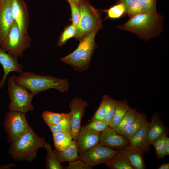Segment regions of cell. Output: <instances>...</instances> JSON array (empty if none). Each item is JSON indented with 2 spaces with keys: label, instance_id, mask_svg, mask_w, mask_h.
I'll return each instance as SVG.
<instances>
[{
  "label": "cell",
  "instance_id": "cell-39",
  "mask_svg": "<svg viewBox=\"0 0 169 169\" xmlns=\"http://www.w3.org/2000/svg\"><path fill=\"white\" fill-rule=\"evenodd\" d=\"M166 156L169 155V138L167 136L166 139Z\"/></svg>",
  "mask_w": 169,
  "mask_h": 169
},
{
  "label": "cell",
  "instance_id": "cell-24",
  "mask_svg": "<svg viewBox=\"0 0 169 169\" xmlns=\"http://www.w3.org/2000/svg\"><path fill=\"white\" fill-rule=\"evenodd\" d=\"M137 111L131 107L127 111L118 125L114 130L118 134L122 135L134 120Z\"/></svg>",
  "mask_w": 169,
  "mask_h": 169
},
{
  "label": "cell",
  "instance_id": "cell-13",
  "mask_svg": "<svg viewBox=\"0 0 169 169\" xmlns=\"http://www.w3.org/2000/svg\"><path fill=\"white\" fill-rule=\"evenodd\" d=\"M100 143L112 149L121 150L130 141L124 136L109 127L101 133Z\"/></svg>",
  "mask_w": 169,
  "mask_h": 169
},
{
  "label": "cell",
  "instance_id": "cell-38",
  "mask_svg": "<svg viewBox=\"0 0 169 169\" xmlns=\"http://www.w3.org/2000/svg\"><path fill=\"white\" fill-rule=\"evenodd\" d=\"M136 0H118L117 3L122 4L124 6L126 14L129 7Z\"/></svg>",
  "mask_w": 169,
  "mask_h": 169
},
{
  "label": "cell",
  "instance_id": "cell-26",
  "mask_svg": "<svg viewBox=\"0 0 169 169\" xmlns=\"http://www.w3.org/2000/svg\"><path fill=\"white\" fill-rule=\"evenodd\" d=\"M50 129L53 134L63 132L71 135V126L69 113H65L63 119Z\"/></svg>",
  "mask_w": 169,
  "mask_h": 169
},
{
  "label": "cell",
  "instance_id": "cell-1",
  "mask_svg": "<svg viewBox=\"0 0 169 169\" xmlns=\"http://www.w3.org/2000/svg\"><path fill=\"white\" fill-rule=\"evenodd\" d=\"M163 16L158 13H145L130 18L125 23L118 27L147 41L158 36L161 33L163 29Z\"/></svg>",
  "mask_w": 169,
  "mask_h": 169
},
{
  "label": "cell",
  "instance_id": "cell-42",
  "mask_svg": "<svg viewBox=\"0 0 169 169\" xmlns=\"http://www.w3.org/2000/svg\"><path fill=\"white\" fill-rule=\"evenodd\" d=\"M14 166V164H9L6 165H4L3 166H0V168H9V167H13Z\"/></svg>",
  "mask_w": 169,
  "mask_h": 169
},
{
  "label": "cell",
  "instance_id": "cell-3",
  "mask_svg": "<svg viewBox=\"0 0 169 169\" xmlns=\"http://www.w3.org/2000/svg\"><path fill=\"white\" fill-rule=\"evenodd\" d=\"M46 143L30 127L11 143L8 152L17 160L31 162L36 158L38 149L44 148Z\"/></svg>",
  "mask_w": 169,
  "mask_h": 169
},
{
  "label": "cell",
  "instance_id": "cell-7",
  "mask_svg": "<svg viewBox=\"0 0 169 169\" xmlns=\"http://www.w3.org/2000/svg\"><path fill=\"white\" fill-rule=\"evenodd\" d=\"M31 40L28 34H24L14 21L0 48L13 58L23 56L24 51L30 46Z\"/></svg>",
  "mask_w": 169,
  "mask_h": 169
},
{
  "label": "cell",
  "instance_id": "cell-5",
  "mask_svg": "<svg viewBox=\"0 0 169 169\" xmlns=\"http://www.w3.org/2000/svg\"><path fill=\"white\" fill-rule=\"evenodd\" d=\"M79 7L80 17L75 37L80 41L92 31L102 28L103 25L99 11L88 0H80Z\"/></svg>",
  "mask_w": 169,
  "mask_h": 169
},
{
  "label": "cell",
  "instance_id": "cell-35",
  "mask_svg": "<svg viewBox=\"0 0 169 169\" xmlns=\"http://www.w3.org/2000/svg\"><path fill=\"white\" fill-rule=\"evenodd\" d=\"M145 13H156L157 0H140Z\"/></svg>",
  "mask_w": 169,
  "mask_h": 169
},
{
  "label": "cell",
  "instance_id": "cell-18",
  "mask_svg": "<svg viewBox=\"0 0 169 169\" xmlns=\"http://www.w3.org/2000/svg\"><path fill=\"white\" fill-rule=\"evenodd\" d=\"M148 128V137L151 145L156 139L162 135L168 133V130L164 125L159 114L155 113L151 118Z\"/></svg>",
  "mask_w": 169,
  "mask_h": 169
},
{
  "label": "cell",
  "instance_id": "cell-2",
  "mask_svg": "<svg viewBox=\"0 0 169 169\" xmlns=\"http://www.w3.org/2000/svg\"><path fill=\"white\" fill-rule=\"evenodd\" d=\"M14 79L16 84L24 86L35 95L50 89L62 93L67 92L69 90V83L67 79L51 75L23 72L19 75H15Z\"/></svg>",
  "mask_w": 169,
  "mask_h": 169
},
{
  "label": "cell",
  "instance_id": "cell-20",
  "mask_svg": "<svg viewBox=\"0 0 169 169\" xmlns=\"http://www.w3.org/2000/svg\"><path fill=\"white\" fill-rule=\"evenodd\" d=\"M130 108L126 100L123 101L115 100V110L109 127L113 129L116 128Z\"/></svg>",
  "mask_w": 169,
  "mask_h": 169
},
{
  "label": "cell",
  "instance_id": "cell-34",
  "mask_svg": "<svg viewBox=\"0 0 169 169\" xmlns=\"http://www.w3.org/2000/svg\"><path fill=\"white\" fill-rule=\"evenodd\" d=\"M106 115L105 105L104 100L102 99L99 106L89 121L104 120Z\"/></svg>",
  "mask_w": 169,
  "mask_h": 169
},
{
  "label": "cell",
  "instance_id": "cell-28",
  "mask_svg": "<svg viewBox=\"0 0 169 169\" xmlns=\"http://www.w3.org/2000/svg\"><path fill=\"white\" fill-rule=\"evenodd\" d=\"M105 102L106 115L105 120L109 125L113 116L115 108V100L114 99L107 95L102 97Z\"/></svg>",
  "mask_w": 169,
  "mask_h": 169
},
{
  "label": "cell",
  "instance_id": "cell-10",
  "mask_svg": "<svg viewBox=\"0 0 169 169\" xmlns=\"http://www.w3.org/2000/svg\"><path fill=\"white\" fill-rule=\"evenodd\" d=\"M88 105L86 101L78 97H74L69 103L71 110L69 113L71 126V135L73 140H76L78 138L81 128V120Z\"/></svg>",
  "mask_w": 169,
  "mask_h": 169
},
{
  "label": "cell",
  "instance_id": "cell-15",
  "mask_svg": "<svg viewBox=\"0 0 169 169\" xmlns=\"http://www.w3.org/2000/svg\"><path fill=\"white\" fill-rule=\"evenodd\" d=\"M0 64L3 67L4 74L0 82V90L4 85L7 77L11 72H15L20 73L23 72V67L19 63L17 59L9 55L7 52L0 48Z\"/></svg>",
  "mask_w": 169,
  "mask_h": 169
},
{
  "label": "cell",
  "instance_id": "cell-41",
  "mask_svg": "<svg viewBox=\"0 0 169 169\" xmlns=\"http://www.w3.org/2000/svg\"><path fill=\"white\" fill-rule=\"evenodd\" d=\"M68 2H70L78 6L79 5L80 0H66Z\"/></svg>",
  "mask_w": 169,
  "mask_h": 169
},
{
  "label": "cell",
  "instance_id": "cell-4",
  "mask_svg": "<svg viewBox=\"0 0 169 169\" xmlns=\"http://www.w3.org/2000/svg\"><path fill=\"white\" fill-rule=\"evenodd\" d=\"M99 30H95L80 41L76 49L60 60L71 66L76 71L83 72L88 69L93 54L97 47L95 39Z\"/></svg>",
  "mask_w": 169,
  "mask_h": 169
},
{
  "label": "cell",
  "instance_id": "cell-29",
  "mask_svg": "<svg viewBox=\"0 0 169 169\" xmlns=\"http://www.w3.org/2000/svg\"><path fill=\"white\" fill-rule=\"evenodd\" d=\"M65 114L45 111L42 114V117L50 128L58 123L63 119Z\"/></svg>",
  "mask_w": 169,
  "mask_h": 169
},
{
  "label": "cell",
  "instance_id": "cell-19",
  "mask_svg": "<svg viewBox=\"0 0 169 169\" xmlns=\"http://www.w3.org/2000/svg\"><path fill=\"white\" fill-rule=\"evenodd\" d=\"M53 151L60 163L72 161L79 158L78 149L76 140H73L69 147L64 150L59 151L55 149Z\"/></svg>",
  "mask_w": 169,
  "mask_h": 169
},
{
  "label": "cell",
  "instance_id": "cell-23",
  "mask_svg": "<svg viewBox=\"0 0 169 169\" xmlns=\"http://www.w3.org/2000/svg\"><path fill=\"white\" fill-rule=\"evenodd\" d=\"M54 144L56 149L64 150L70 146L72 141L71 135L63 132L53 134Z\"/></svg>",
  "mask_w": 169,
  "mask_h": 169
},
{
  "label": "cell",
  "instance_id": "cell-14",
  "mask_svg": "<svg viewBox=\"0 0 169 169\" xmlns=\"http://www.w3.org/2000/svg\"><path fill=\"white\" fill-rule=\"evenodd\" d=\"M101 133L81 128L78 138L76 140L78 152L80 154L100 143Z\"/></svg>",
  "mask_w": 169,
  "mask_h": 169
},
{
  "label": "cell",
  "instance_id": "cell-25",
  "mask_svg": "<svg viewBox=\"0 0 169 169\" xmlns=\"http://www.w3.org/2000/svg\"><path fill=\"white\" fill-rule=\"evenodd\" d=\"M44 148L47 151L46 168L48 169H65L62 166L56 157L49 144L46 143Z\"/></svg>",
  "mask_w": 169,
  "mask_h": 169
},
{
  "label": "cell",
  "instance_id": "cell-21",
  "mask_svg": "<svg viewBox=\"0 0 169 169\" xmlns=\"http://www.w3.org/2000/svg\"><path fill=\"white\" fill-rule=\"evenodd\" d=\"M147 121V117L145 113L143 112H137L133 121L124 132L122 135L129 140L134 134Z\"/></svg>",
  "mask_w": 169,
  "mask_h": 169
},
{
  "label": "cell",
  "instance_id": "cell-6",
  "mask_svg": "<svg viewBox=\"0 0 169 169\" xmlns=\"http://www.w3.org/2000/svg\"><path fill=\"white\" fill-rule=\"evenodd\" d=\"M15 74L10 77L8 81V93L10 101L8 105L10 111H17L26 113L33 110L34 107L32 100L35 95L23 86L16 84Z\"/></svg>",
  "mask_w": 169,
  "mask_h": 169
},
{
  "label": "cell",
  "instance_id": "cell-33",
  "mask_svg": "<svg viewBox=\"0 0 169 169\" xmlns=\"http://www.w3.org/2000/svg\"><path fill=\"white\" fill-rule=\"evenodd\" d=\"M145 12L140 0H136L129 7L126 14L130 18Z\"/></svg>",
  "mask_w": 169,
  "mask_h": 169
},
{
  "label": "cell",
  "instance_id": "cell-9",
  "mask_svg": "<svg viewBox=\"0 0 169 169\" xmlns=\"http://www.w3.org/2000/svg\"><path fill=\"white\" fill-rule=\"evenodd\" d=\"M120 151L112 149L99 143L79 154L78 159L93 167L99 164L110 162Z\"/></svg>",
  "mask_w": 169,
  "mask_h": 169
},
{
  "label": "cell",
  "instance_id": "cell-22",
  "mask_svg": "<svg viewBox=\"0 0 169 169\" xmlns=\"http://www.w3.org/2000/svg\"><path fill=\"white\" fill-rule=\"evenodd\" d=\"M105 164L111 169H134L122 150L112 160Z\"/></svg>",
  "mask_w": 169,
  "mask_h": 169
},
{
  "label": "cell",
  "instance_id": "cell-30",
  "mask_svg": "<svg viewBox=\"0 0 169 169\" xmlns=\"http://www.w3.org/2000/svg\"><path fill=\"white\" fill-rule=\"evenodd\" d=\"M76 31V26L72 24L66 27L61 34L57 45L61 47L69 39L75 37Z\"/></svg>",
  "mask_w": 169,
  "mask_h": 169
},
{
  "label": "cell",
  "instance_id": "cell-36",
  "mask_svg": "<svg viewBox=\"0 0 169 169\" xmlns=\"http://www.w3.org/2000/svg\"><path fill=\"white\" fill-rule=\"evenodd\" d=\"M69 3L71 10V21L72 24L77 26L79 22L80 17L79 6L72 3Z\"/></svg>",
  "mask_w": 169,
  "mask_h": 169
},
{
  "label": "cell",
  "instance_id": "cell-32",
  "mask_svg": "<svg viewBox=\"0 0 169 169\" xmlns=\"http://www.w3.org/2000/svg\"><path fill=\"white\" fill-rule=\"evenodd\" d=\"M84 128L96 132L101 133L109 127L105 120L91 121L83 126Z\"/></svg>",
  "mask_w": 169,
  "mask_h": 169
},
{
  "label": "cell",
  "instance_id": "cell-37",
  "mask_svg": "<svg viewBox=\"0 0 169 169\" xmlns=\"http://www.w3.org/2000/svg\"><path fill=\"white\" fill-rule=\"evenodd\" d=\"M66 169H91L92 167L79 159L69 162Z\"/></svg>",
  "mask_w": 169,
  "mask_h": 169
},
{
  "label": "cell",
  "instance_id": "cell-40",
  "mask_svg": "<svg viewBox=\"0 0 169 169\" xmlns=\"http://www.w3.org/2000/svg\"><path fill=\"white\" fill-rule=\"evenodd\" d=\"M158 169H169V163H163L158 168Z\"/></svg>",
  "mask_w": 169,
  "mask_h": 169
},
{
  "label": "cell",
  "instance_id": "cell-12",
  "mask_svg": "<svg viewBox=\"0 0 169 169\" xmlns=\"http://www.w3.org/2000/svg\"><path fill=\"white\" fill-rule=\"evenodd\" d=\"M11 1L12 14L14 21L23 33L28 34L29 19L26 3L24 0H11Z\"/></svg>",
  "mask_w": 169,
  "mask_h": 169
},
{
  "label": "cell",
  "instance_id": "cell-17",
  "mask_svg": "<svg viewBox=\"0 0 169 169\" xmlns=\"http://www.w3.org/2000/svg\"><path fill=\"white\" fill-rule=\"evenodd\" d=\"M149 124L147 121L129 140L131 146L140 149L144 153L149 151L151 145L148 134Z\"/></svg>",
  "mask_w": 169,
  "mask_h": 169
},
{
  "label": "cell",
  "instance_id": "cell-27",
  "mask_svg": "<svg viewBox=\"0 0 169 169\" xmlns=\"http://www.w3.org/2000/svg\"><path fill=\"white\" fill-rule=\"evenodd\" d=\"M168 133L164 134L154 140L152 143L158 159H163L166 156V139Z\"/></svg>",
  "mask_w": 169,
  "mask_h": 169
},
{
  "label": "cell",
  "instance_id": "cell-31",
  "mask_svg": "<svg viewBox=\"0 0 169 169\" xmlns=\"http://www.w3.org/2000/svg\"><path fill=\"white\" fill-rule=\"evenodd\" d=\"M105 11L107 13V18L112 19L119 18L126 14L124 6L120 3H117Z\"/></svg>",
  "mask_w": 169,
  "mask_h": 169
},
{
  "label": "cell",
  "instance_id": "cell-8",
  "mask_svg": "<svg viewBox=\"0 0 169 169\" xmlns=\"http://www.w3.org/2000/svg\"><path fill=\"white\" fill-rule=\"evenodd\" d=\"M25 113L10 110L5 115L3 124L8 140L11 143L30 127L26 119Z\"/></svg>",
  "mask_w": 169,
  "mask_h": 169
},
{
  "label": "cell",
  "instance_id": "cell-11",
  "mask_svg": "<svg viewBox=\"0 0 169 169\" xmlns=\"http://www.w3.org/2000/svg\"><path fill=\"white\" fill-rule=\"evenodd\" d=\"M14 22L11 0H0V46Z\"/></svg>",
  "mask_w": 169,
  "mask_h": 169
},
{
  "label": "cell",
  "instance_id": "cell-16",
  "mask_svg": "<svg viewBox=\"0 0 169 169\" xmlns=\"http://www.w3.org/2000/svg\"><path fill=\"white\" fill-rule=\"evenodd\" d=\"M134 169H144L146 165L143 152L129 143L122 150Z\"/></svg>",
  "mask_w": 169,
  "mask_h": 169
}]
</instances>
